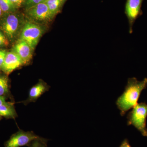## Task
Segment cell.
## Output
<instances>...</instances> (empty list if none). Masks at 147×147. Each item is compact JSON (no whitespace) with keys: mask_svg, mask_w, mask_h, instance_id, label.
I'll return each mask as SVG.
<instances>
[{"mask_svg":"<svg viewBox=\"0 0 147 147\" xmlns=\"http://www.w3.org/2000/svg\"><path fill=\"white\" fill-rule=\"evenodd\" d=\"M120 147H131L129 143L128 140L125 139L122 142Z\"/></svg>","mask_w":147,"mask_h":147,"instance_id":"obj_20","label":"cell"},{"mask_svg":"<svg viewBox=\"0 0 147 147\" xmlns=\"http://www.w3.org/2000/svg\"><path fill=\"white\" fill-rule=\"evenodd\" d=\"M2 117L1 116H0V120H1V119Z\"/></svg>","mask_w":147,"mask_h":147,"instance_id":"obj_23","label":"cell"},{"mask_svg":"<svg viewBox=\"0 0 147 147\" xmlns=\"http://www.w3.org/2000/svg\"><path fill=\"white\" fill-rule=\"evenodd\" d=\"M9 44V41L4 34L0 30V47L7 46Z\"/></svg>","mask_w":147,"mask_h":147,"instance_id":"obj_16","label":"cell"},{"mask_svg":"<svg viewBox=\"0 0 147 147\" xmlns=\"http://www.w3.org/2000/svg\"><path fill=\"white\" fill-rule=\"evenodd\" d=\"M13 51L21 58L24 65L29 63L32 58V49L24 40L18 39L13 46Z\"/></svg>","mask_w":147,"mask_h":147,"instance_id":"obj_9","label":"cell"},{"mask_svg":"<svg viewBox=\"0 0 147 147\" xmlns=\"http://www.w3.org/2000/svg\"><path fill=\"white\" fill-rule=\"evenodd\" d=\"M143 1L144 0H126L125 13L128 20L130 33L132 32L134 22L140 14Z\"/></svg>","mask_w":147,"mask_h":147,"instance_id":"obj_7","label":"cell"},{"mask_svg":"<svg viewBox=\"0 0 147 147\" xmlns=\"http://www.w3.org/2000/svg\"><path fill=\"white\" fill-rule=\"evenodd\" d=\"M22 65H24L23 61L16 53L13 51L7 52L1 70L6 75L8 76Z\"/></svg>","mask_w":147,"mask_h":147,"instance_id":"obj_8","label":"cell"},{"mask_svg":"<svg viewBox=\"0 0 147 147\" xmlns=\"http://www.w3.org/2000/svg\"><path fill=\"white\" fill-rule=\"evenodd\" d=\"M147 117V104L146 102L137 103L127 116L128 125L134 126L144 137H147L146 119Z\"/></svg>","mask_w":147,"mask_h":147,"instance_id":"obj_3","label":"cell"},{"mask_svg":"<svg viewBox=\"0 0 147 147\" xmlns=\"http://www.w3.org/2000/svg\"><path fill=\"white\" fill-rule=\"evenodd\" d=\"M4 13L3 12V11L1 9L0 7V18H2L3 16Z\"/></svg>","mask_w":147,"mask_h":147,"instance_id":"obj_22","label":"cell"},{"mask_svg":"<svg viewBox=\"0 0 147 147\" xmlns=\"http://www.w3.org/2000/svg\"><path fill=\"white\" fill-rule=\"evenodd\" d=\"M0 116L6 119H14L17 117L13 103L7 102L0 105Z\"/></svg>","mask_w":147,"mask_h":147,"instance_id":"obj_11","label":"cell"},{"mask_svg":"<svg viewBox=\"0 0 147 147\" xmlns=\"http://www.w3.org/2000/svg\"><path fill=\"white\" fill-rule=\"evenodd\" d=\"M0 23V29L9 41H13L17 38L24 25V19L15 12L5 13Z\"/></svg>","mask_w":147,"mask_h":147,"instance_id":"obj_2","label":"cell"},{"mask_svg":"<svg viewBox=\"0 0 147 147\" xmlns=\"http://www.w3.org/2000/svg\"><path fill=\"white\" fill-rule=\"evenodd\" d=\"M7 53L5 50H0V70H1Z\"/></svg>","mask_w":147,"mask_h":147,"instance_id":"obj_18","label":"cell"},{"mask_svg":"<svg viewBox=\"0 0 147 147\" xmlns=\"http://www.w3.org/2000/svg\"><path fill=\"white\" fill-rule=\"evenodd\" d=\"M66 1V0H45L44 2L46 4L51 14L54 17L59 13Z\"/></svg>","mask_w":147,"mask_h":147,"instance_id":"obj_12","label":"cell"},{"mask_svg":"<svg viewBox=\"0 0 147 147\" xmlns=\"http://www.w3.org/2000/svg\"><path fill=\"white\" fill-rule=\"evenodd\" d=\"M9 93L8 77L5 74H0V96L6 98Z\"/></svg>","mask_w":147,"mask_h":147,"instance_id":"obj_13","label":"cell"},{"mask_svg":"<svg viewBox=\"0 0 147 147\" xmlns=\"http://www.w3.org/2000/svg\"><path fill=\"white\" fill-rule=\"evenodd\" d=\"M36 140L47 141L46 139L40 137L32 131H19L11 135L9 139L5 142V147H21L30 146Z\"/></svg>","mask_w":147,"mask_h":147,"instance_id":"obj_5","label":"cell"},{"mask_svg":"<svg viewBox=\"0 0 147 147\" xmlns=\"http://www.w3.org/2000/svg\"><path fill=\"white\" fill-rule=\"evenodd\" d=\"M147 86V78L142 81L136 78H129L124 91L117 99L116 103L120 111L121 116H123L130 109L137 104L140 94Z\"/></svg>","mask_w":147,"mask_h":147,"instance_id":"obj_1","label":"cell"},{"mask_svg":"<svg viewBox=\"0 0 147 147\" xmlns=\"http://www.w3.org/2000/svg\"><path fill=\"white\" fill-rule=\"evenodd\" d=\"M0 7L4 14L15 12L17 8L10 0H0Z\"/></svg>","mask_w":147,"mask_h":147,"instance_id":"obj_14","label":"cell"},{"mask_svg":"<svg viewBox=\"0 0 147 147\" xmlns=\"http://www.w3.org/2000/svg\"><path fill=\"white\" fill-rule=\"evenodd\" d=\"M5 97L4 96H0V105L5 104L7 102L6 101Z\"/></svg>","mask_w":147,"mask_h":147,"instance_id":"obj_21","label":"cell"},{"mask_svg":"<svg viewBox=\"0 0 147 147\" xmlns=\"http://www.w3.org/2000/svg\"><path fill=\"white\" fill-rule=\"evenodd\" d=\"M10 1L15 5L17 8L21 6L24 2V0H10Z\"/></svg>","mask_w":147,"mask_h":147,"instance_id":"obj_19","label":"cell"},{"mask_svg":"<svg viewBox=\"0 0 147 147\" xmlns=\"http://www.w3.org/2000/svg\"><path fill=\"white\" fill-rule=\"evenodd\" d=\"M45 0H24V4L26 8L36 5L40 3L44 2Z\"/></svg>","mask_w":147,"mask_h":147,"instance_id":"obj_15","label":"cell"},{"mask_svg":"<svg viewBox=\"0 0 147 147\" xmlns=\"http://www.w3.org/2000/svg\"><path fill=\"white\" fill-rule=\"evenodd\" d=\"M49 86L42 81H39L32 87L29 92L28 97L26 100L22 101L24 105H27L30 102H34L42 94L49 90Z\"/></svg>","mask_w":147,"mask_h":147,"instance_id":"obj_10","label":"cell"},{"mask_svg":"<svg viewBox=\"0 0 147 147\" xmlns=\"http://www.w3.org/2000/svg\"><path fill=\"white\" fill-rule=\"evenodd\" d=\"M44 32V30L39 24L32 21L24 23L19 39L24 40L33 50L37 45Z\"/></svg>","mask_w":147,"mask_h":147,"instance_id":"obj_4","label":"cell"},{"mask_svg":"<svg viewBox=\"0 0 147 147\" xmlns=\"http://www.w3.org/2000/svg\"><path fill=\"white\" fill-rule=\"evenodd\" d=\"M26 13L29 17L37 21H49L54 17L45 2L26 8Z\"/></svg>","mask_w":147,"mask_h":147,"instance_id":"obj_6","label":"cell"},{"mask_svg":"<svg viewBox=\"0 0 147 147\" xmlns=\"http://www.w3.org/2000/svg\"><path fill=\"white\" fill-rule=\"evenodd\" d=\"M47 141L36 140L32 143L29 147H47L46 145Z\"/></svg>","mask_w":147,"mask_h":147,"instance_id":"obj_17","label":"cell"}]
</instances>
